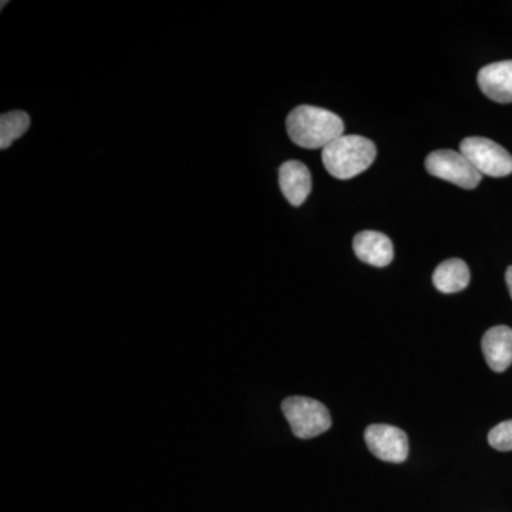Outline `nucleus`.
<instances>
[{"label": "nucleus", "instance_id": "nucleus-1", "mask_svg": "<svg viewBox=\"0 0 512 512\" xmlns=\"http://www.w3.org/2000/svg\"><path fill=\"white\" fill-rule=\"evenodd\" d=\"M286 130L296 146L316 150L343 136L345 124L335 113L320 107L299 106L289 113Z\"/></svg>", "mask_w": 512, "mask_h": 512}, {"label": "nucleus", "instance_id": "nucleus-2", "mask_svg": "<svg viewBox=\"0 0 512 512\" xmlns=\"http://www.w3.org/2000/svg\"><path fill=\"white\" fill-rule=\"evenodd\" d=\"M375 158V144L362 136L343 134L322 151L326 171L338 180H350L363 173L373 164Z\"/></svg>", "mask_w": 512, "mask_h": 512}, {"label": "nucleus", "instance_id": "nucleus-3", "mask_svg": "<svg viewBox=\"0 0 512 512\" xmlns=\"http://www.w3.org/2000/svg\"><path fill=\"white\" fill-rule=\"evenodd\" d=\"M282 412L289 421L292 433L298 439L308 440L320 436L332 426L329 410L318 400L309 397H288L282 403Z\"/></svg>", "mask_w": 512, "mask_h": 512}, {"label": "nucleus", "instance_id": "nucleus-4", "mask_svg": "<svg viewBox=\"0 0 512 512\" xmlns=\"http://www.w3.org/2000/svg\"><path fill=\"white\" fill-rule=\"evenodd\" d=\"M460 153L481 175L501 178L512 174L511 154L493 140L484 137L464 138L460 144Z\"/></svg>", "mask_w": 512, "mask_h": 512}, {"label": "nucleus", "instance_id": "nucleus-5", "mask_svg": "<svg viewBox=\"0 0 512 512\" xmlns=\"http://www.w3.org/2000/svg\"><path fill=\"white\" fill-rule=\"evenodd\" d=\"M426 170L464 190H474L483 178L463 154L453 150L433 151L426 158Z\"/></svg>", "mask_w": 512, "mask_h": 512}, {"label": "nucleus", "instance_id": "nucleus-6", "mask_svg": "<svg viewBox=\"0 0 512 512\" xmlns=\"http://www.w3.org/2000/svg\"><path fill=\"white\" fill-rule=\"evenodd\" d=\"M365 440L373 456L387 463H403L409 457V439L399 427L372 424L365 431Z\"/></svg>", "mask_w": 512, "mask_h": 512}, {"label": "nucleus", "instance_id": "nucleus-7", "mask_svg": "<svg viewBox=\"0 0 512 512\" xmlns=\"http://www.w3.org/2000/svg\"><path fill=\"white\" fill-rule=\"evenodd\" d=\"M478 86L495 103H512V60L495 62L478 72Z\"/></svg>", "mask_w": 512, "mask_h": 512}, {"label": "nucleus", "instance_id": "nucleus-8", "mask_svg": "<svg viewBox=\"0 0 512 512\" xmlns=\"http://www.w3.org/2000/svg\"><path fill=\"white\" fill-rule=\"evenodd\" d=\"M279 187L293 207H301L312 191V175L301 161H286L279 168Z\"/></svg>", "mask_w": 512, "mask_h": 512}, {"label": "nucleus", "instance_id": "nucleus-9", "mask_svg": "<svg viewBox=\"0 0 512 512\" xmlns=\"http://www.w3.org/2000/svg\"><path fill=\"white\" fill-rule=\"evenodd\" d=\"M353 251L360 261L377 268L392 264L394 256L390 238L376 231L359 232L353 239Z\"/></svg>", "mask_w": 512, "mask_h": 512}, {"label": "nucleus", "instance_id": "nucleus-10", "mask_svg": "<svg viewBox=\"0 0 512 512\" xmlns=\"http://www.w3.org/2000/svg\"><path fill=\"white\" fill-rule=\"evenodd\" d=\"M483 353L488 366L494 372H505L512 365V329L494 326L483 336Z\"/></svg>", "mask_w": 512, "mask_h": 512}, {"label": "nucleus", "instance_id": "nucleus-11", "mask_svg": "<svg viewBox=\"0 0 512 512\" xmlns=\"http://www.w3.org/2000/svg\"><path fill=\"white\" fill-rule=\"evenodd\" d=\"M433 284L437 291L443 293L463 291L470 284V269L461 259H447L434 271Z\"/></svg>", "mask_w": 512, "mask_h": 512}, {"label": "nucleus", "instance_id": "nucleus-12", "mask_svg": "<svg viewBox=\"0 0 512 512\" xmlns=\"http://www.w3.org/2000/svg\"><path fill=\"white\" fill-rule=\"evenodd\" d=\"M30 127V117L25 111L15 110L0 117V148L6 150L22 137Z\"/></svg>", "mask_w": 512, "mask_h": 512}, {"label": "nucleus", "instance_id": "nucleus-13", "mask_svg": "<svg viewBox=\"0 0 512 512\" xmlns=\"http://www.w3.org/2000/svg\"><path fill=\"white\" fill-rule=\"evenodd\" d=\"M488 443L498 451L512 450V420L503 421L497 424L493 430L488 433Z\"/></svg>", "mask_w": 512, "mask_h": 512}, {"label": "nucleus", "instance_id": "nucleus-14", "mask_svg": "<svg viewBox=\"0 0 512 512\" xmlns=\"http://www.w3.org/2000/svg\"><path fill=\"white\" fill-rule=\"evenodd\" d=\"M505 282H507L508 291H510V295L512 298V266L507 269V272H505Z\"/></svg>", "mask_w": 512, "mask_h": 512}]
</instances>
